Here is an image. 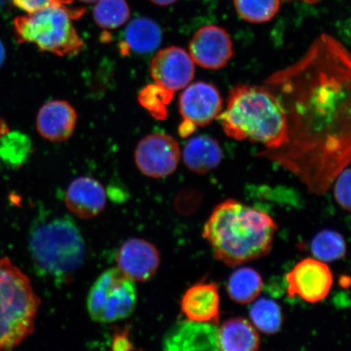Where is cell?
I'll return each instance as SVG.
<instances>
[{"instance_id":"cell-1","label":"cell","mask_w":351,"mask_h":351,"mask_svg":"<svg viewBox=\"0 0 351 351\" xmlns=\"http://www.w3.org/2000/svg\"><path fill=\"white\" fill-rule=\"evenodd\" d=\"M287 119V143L258 156L300 178L322 196L351 157V61L336 38L322 34L297 62L266 79Z\"/></svg>"},{"instance_id":"cell-2","label":"cell","mask_w":351,"mask_h":351,"mask_svg":"<svg viewBox=\"0 0 351 351\" xmlns=\"http://www.w3.org/2000/svg\"><path fill=\"white\" fill-rule=\"evenodd\" d=\"M278 229L269 214L229 199L214 208L203 237L217 261L237 267L267 256Z\"/></svg>"},{"instance_id":"cell-3","label":"cell","mask_w":351,"mask_h":351,"mask_svg":"<svg viewBox=\"0 0 351 351\" xmlns=\"http://www.w3.org/2000/svg\"><path fill=\"white\" fill-rule=\"evenodd\" d=\"M228 137L276 149L287 143V119L282 102L266 86L240 84L230 90L226 111L221 113Z\"/></svg>"},{"instance_id":"cell-4","label":"cell","mask_w":351,"mask_h":351,"mask_svg":"<svg viewBox=\"0 0 351 351\" xmlns=\"http://www.w3.org/2000/svg\"><path fill=\"white\" fill-rule=\"evenodd\" d=\"M29 250L38 273L58 282L76 274L86 257L84 239L67 216L38 218L30 229Z\"/></svg>"},{"instance_id":"cell-5","label":"cell","mask_w":351,"mask_h":351,"mask_svg":"<svg viewBox=\"0 0 351 351\" xmlns=\"http://www.w3.org/2000/svg\"><path fill=\"white\" fill-rule=\"evenodd\" d=\"M40 298L10 258H0V350H11L32 335Z\"/></svg>"},{"instance_id":"cell-6","label":"cell","mask_w":351,"mask_h":351,"mask_svg":"<svg viewBox=\"0 0 351 351\" xmlns=\"http://www.w3.org/2000/svg\"><path fill=\"white\" fill-rule=\"evenodd\" d=\"M84 10L51 6L26 16L16 17L13 25L16 41L34 43L39 50L59 56H76L84 48L73 20Z\"/></svg>"},{"instance_id":"cell-7","label":"cell","mask_w":351,"mask_h":351,"mask_svg":"<svg viewBox=\"0 0 351 351\" xmlns=\"http://www.w3.org/2000/svg\"><path fill=\"white\" fill-rule=\"evenodd\" d=\"M137 304L133 280L118 269H108L95 280L87 296V311L95 322L113 323L128 318Z\"/></svg>"},{"instance_id":"cell-8","label":"cell","mask_w":351,"mask_h":351,"mask_svg":"<svg viewBox=\"0 0 351 351\" xmlns=\"http://www.w3.org/2000/svg\"><path fill=\"white\" fill-rule=\"evenodd\" d=\"M223 99L217 88L210 83L197 82L188 85L179 99L182 122L178 132L190 137L199 127L208 125L222 112Z\"/></svg>"},{"instance_id":"cell-9","label":"cell","mask_w":351,"mask_h":351,"mask_svg":"<svg viewBox=\"0 0 351 351\" xmlns=\"http://www.w3.org/2000/svg\"><path fill=\"white\" fill-rule=\"evenodd\" d=\"M181 149L172 136L154 133L138 144L134 152L136 165L140 172L152 178L169 177L177 170L181 160Z\"/></svg>"},{"instance_id":"cell-10","label":"cell","mask_w":351,"mask_h":351,"mask_svg":"<svg viewBox=\"0 0 351 351\" xmlns=\"http://www.w3.org/2000/svg\"><path fill=\"white\" fill-rule=\"evenodd\" d=\"M289 298L317 304L327 298L333 284V275L326 263L306 258L298 262L287 275Z\"/></svg>"},{"instance_id":"cell-11","label":"cell","mask_w":351,"mask_h":351,"mask_svg":"<svg viewBox=\"0 0 351 351\" xmlns=\"http://www.w3.org/2000/svg\"><path fill=\"white\" fill-rule=\"evenodd\" d=\"M150 69L155 84L173 95L190 85L195 74V62L190 54L176 46L158 51L152 60Z\"/></svg>"},{"instance_id":"cell-12","label":"cell","mask_w":351,"mask_h":351,"mask_svg":"<svg viewBox=\"0 0 351 351\" xmlns=\"http://www.w3.org/2000/svg\"><path fill=\"white\" fill-rule=\"evenodd\" d=\"M189 51L195 64L213 70L226 67L234 53L230 34L217 25L197 30L189 44Z\"/></svg>"},{"instance_id":"cell-13","label":"cell","mask_w":351,"mask_h":351,"mask_svg":"<svg viewBox=\"0 0 351 351\" xmlns=\"http://www.w3.org/2000/svg\"><path fill=\"white\" fill-rule=\"evenodd\" d=\"M117 267L134 282H147L159 269L160 252L142 239L127 240L118 251Z\"/></svg>"},{"instance_id":"cell-14","label":"cell","mask_w":351,"mask_h":351,"mask_svg":"<svg viewBox=\"0 0 351 351\" xmlns=\"http://www.w3.org/2000/svg\"><path fill=\"white\" fill-rule=\"evenodd\" d=\"M77 121L76 110L67 101L51 100L39 110L37 130L48 141L64 142L73 135Z\"/></svg>"},{"instance_id":"cell-15","label":"cell","mask_w":351,"mask_h":351,"mask_svg":"<svg viewBox=\"0 0 351 351\" xmlns=\"http://www.w3.org/2000/svg\"><path fill=\"white\" fill-rule=\"evenodd\" d=\"M107 195L102 184L90 177H79L69 184L65 195V204L73 214L89 219L102 213Z\"/></svg>"},{"instance_id":"cell-16","label":"cell","mask_w":351,"mask_h":351,"mask_svg":"<svg viewBox=\"0 0 351 351\" xmlns=\"http://www.w3.org/2000/svg\"><path fill=\"white\" fill-rule=\"evenodd\" d=\"M219 287L217 283L201 282L189 288L182 298V313L191 322L219 323Z\"/></svg>"},{"instance_id":"cell-17","label":"cell","mask_w":351,"mask_h":351,"mask_svg":"<svg viewBox=\"0 0 351 351\" xmlns=\"http://www.w3.org/2000/svg\"><path fill=\"white\" fill-rule=\"evenodd\" d=\"M216 324L185 320L176 324L165 337L167 350H217Z\"/></svg>"},{"instance_id":"cell-18","label":"cell","mask_w":351,"mask_h":351,"mask_svg":"<svg viewBox=\"0 0 351 351\" xmlns=\"http://www.w3.org/2000/svg\"><path fill=\"white\" fill-rule=\"evenodd\" d=\"M162 42L160 25L147 17H137L127 25L120 44L123 53L147 55L156 51Z\"/></svg>"},{"instance_id":"cell-19","label":"cell","mask_w":351,"mask_h":351,"mask_svg":"<svg viewBox=\"0 0 351 351\" xmlns=\"http://www.w3.org/2000/svg\"><path fill=\"white\" fill-rule=\"evenodd\" d=\"M182 156L184 163L192 172L206 174L221 163L223 152L216 139L202 135L189 140Z\"/></svg>"},{"instance_id":"cell-20","label":"cell","mask_w":351,"mask_h":351,"mask_svg":"<svg viewBox=\"0 0 351 351\" xmlns=\"http://www.w3.org/2000/svg\"><path fill=\"white\" fill-rule=\"evenodd\" d=\"M217 342L222 351H256L261 343L256 328L243 317L223 322L217 330Z\"/></svg>"},{"instance_id":"cell-21","label":"cell","mask_w":351,"mask_h":351,"mask_svg":"<svg viewBox=\"0 0 351 351\" xmlns=\"http://www.w3.org/2000/svg\"><path fill=\"white\" fill-rule=\"evenodd\" d=\"M262 276L251 267H240L232 274L226 285L228 295L237 304H249L261 295Z\"/></svg>"},{"instance_id":"cell-22","label":"cell","mask_w":351,"mask_h":351,"mask_svg":"<svg viewBox=\"0 0 351 351\" xmlns=\"http://www.w3.org/2000/svg\"><path fill=\"white\" fill-rule=\"evenodd\" d=\"M250 317L254 327L265 335H275L282 327V308L278 302L269 298H261L254 302L250 310Z\"/></svg>"},{"instance_id":"cell-23","label":"cell","mask_w":351,"mask_h":351,"mask_svg":"<svg viewBox=\"0 0 351 351\" xmlns=\"http://www.w3.org/2000/svg\"><path fill=\"white\" fill-rule=\"evenodd\" d=\"M93 16L100 28H120L130 20L129 4L126 0H98L93 10Z\"/></svg>"},{"instance_id":"cell-24","label":"cell","mask_w":351,"mask_h":351,"mask_svg":"<svg viewBox=\"0 0 351 351\" xmlns=\"http://www.w3.org/2000/svg\"><path fill=\"white\" fill-rule=\"evenodd\" d=\"M311 248L313 256L324 263L341 260L346 254L343 237L333 230L320 231L311 241Z\"/></svg>"},{"instance_id":"cell-25","label":"cell","mask_w":351,"mask_h":351,"mask_svg":"<svg viewBox=\"0 0 351 351\" xmlns=\"http://www.w3.org/2000/svg\"><path fill=\"white\" fill-rule=\"evenodd\" d=\"M32 152V141L19 132H8L0 138V157L13 167L23 165Z\"/></svg>"},{"instance_id":"cell-26","label":"cell","mask_w":351,"mask_h":351,"mask_svg":"<svg viewBox=\"0 0 351 351\" xmlns=\"http://www.w3.org/2000/svg\"><path fill=\"white\" fill-rule=\"evenodd\" d=\"M234 3L241 19L252 23L271 21L280 6V0H234Z\"/></svg>"},{"instance_id":"cell-27","label":"cell","mask_w":351,"mask_h":351,"mask_svg":"<svg viewBox=\"0 0 351 351\" xmlns=\"http://www.w3.org/2000/svg\"><path fill=\"white\" fill-rule=\"evenodd\" d=\"M174 95L160 86L153 84L144 88L138 95L139 103L156 118L164 120L168 116L167 106L172 102Z\"/></svg>"},{"instance_id":"cell-28","label":"cell","mask_w":351,"mask_h":351,"mask_svg":"<svg viewBox=\"0 0 351 351\" xmlns=\"http://www.w3.org/2000/svg\"><path fill=\"white\" fill-rule=\"evenodd\" d=\"M335 197L342 209L350 210V169L346 168L335 180Z\"/></svg>"},{"instance_id":"cell-29","label":"cell","mask_w":351,"mask_h":351,"mask_svg":"<svg viewBox=\"0 0 351 351\" xmlns=\"http://www.w3.org/2000/svg\"><path fill=\"white\" fill-rule=\"evenodd\" d=\"M12 2L19 10L30 14L51 6H67L73 0H12Z\"/></svg>"},{"instance_id":"cell-30","label":"cell","mask_w":351,"mask_h":351,"mask_svg":"<svg viewBox=\"0 0 351 351\" xmlns=\"http://www.w3.org/2000/svg\"><path fill=\"white\" fill-rule=\"evenodd\" d=\"M129 329H123V330H118L114 335L112 341L113 350H134L133 345H132L129 337Z\"/></svg>"},{"instance_id":"cell-31","label":"cell","mask_w":351,"mask_h":351,"mask_svg":"<svg viewBox=\"0 0 351 351\" xmlns=\"http://www.w3.org/2000/svg\"><path fill=\"white\" fill-rule=\"evenodd\" d=\"M151 2L159 6H169L178 1V0H150Z\"/></svg>"},{"instance_id":"cell-32","label":"cell","mask_w":351,"mask_h":351,"mask_svg":"<svg viewBox=\"0 0 351 351\" xmlns=\"http://www.w3.org/2000/svg\"><path fill=\"white\" fill-rule=\"evenodd\" d=\"M8 132H10V128H8L7 123L0 118V138Z\"/></svg>"},{"instance_id":"cell-33","label":"cell","mask_w":351,"mask_h":351,"mask_svg":"<svg viewBox=\"0 0 351 351\" xmlns=\"http://www.w3.org/2000/svg\"><path fill=\"white\" fill-rule=\"evenodd\" d=\"M5 48H4L3 43L1 42V40H0V68H1V66L3 65L4 60H5Z\"/></svg>"},{"instance_id":"cell-34","label":"cell","mask_w":351,"mask_h":351,"mask_svg":"<svg viewBox=\"0 0 351 351\" xmlns=\"http://www.w3.org/2000/svg\"><path fill=\"white\" fill-rule=\"evenodd\" d=\"M302 1H304L306 3H308L311 4L317 3L319 1V0H302Z\"/></svg>"},{"instance_id":"cell-35","label":"cell","mask_w":351,"mask_h":351,"mask_svg":"<svg viewBox=\"0 0 351 351\" xmlns=\"http://www.w3.org/2000/svg\"><path fill=\"white\" fill-rule=\"evenodd\" d=\"M80 1L87 3H96L98 1V0H80Z\"/></svg>"},{"instance_id":"cell-36","label":"cell","mask_w":351,"mask_h":351,"mask_svg":"<svg viewBox=\"0 0 351 351\" xmlns=\"http://www.w3.org/2000/svg\"><path fill=\"white\" fill-rule=\"evenodd\" d=\"M6 0H0V7H2L5 3Z\"/></svg>"}]
</instances>
